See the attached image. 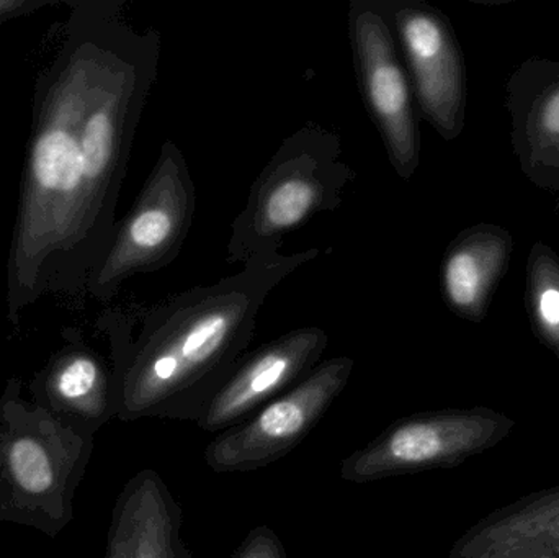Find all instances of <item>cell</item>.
Instances as JSON below:
<instances>
[{
	"label": "cell",
	"instance_id": "obj_1",
	"mask_svg": "<svg viewBox=\"0 0 559 558\" xmlns=\"http://www.w3.org/2000/svg\"><path fill=\"white\" fill-rule=\"evenodd\" d=\"M68 19L36 75L32 130L7 259V318L49 294L85 288L114 241L140 69L114 10L68 0Z\"/></svg>",
	"mask_w": 559,
	"mask_h": 558
},
{
	"label": "cell",
	"instance_id": "obj_17",
	"mask_svg": "<svg viewBox=\"0 0 559 558\" xmlns=\"http://www.w3.org/2000/svg\"><path fill=\"white\" fill-rule=\"evenodd\" d=\"M231 558H288L285 546L272 527L258 526L233 553Z\"/></svg>",
	"mask_w": 559,
	"mask_h": 558
},
{
	"label": "cell",
	"instance_id": "obj_5",
	"mask_svg": "<svg viewBox=\"0 0 559 558\" xmlns=\"http://www.w3.org/2000/svg\"><path fill=\"white\" fill-rule=\"evenodd\" d=\"M352 369L350 357L325 360L254 415L218 432L203 454L210 471H259L286 458L308 438L344 392Z\"/></svg>",
	"mask_w": 559,
	"mask_h": 558
},
{
	"label": "cell",
	"instance_id": "obj_8",
	"mask_svg": "<svg viewBox=\"0 0 559 558\" xmlns=\"http://www.w3.org/2000/svg\"><path fill=\"white\" fill-rule=\"evenodd\" d=\"M328 337L318 328L292 331L238 364L213 396L197 426L223 432L301 382L324 353Z\"/></svg>",
	"mask_w": 559,
	"mask_h": 558
},
{
	"label": "cell",
	"instance_id": "obj_10",
	"mask_svg": "<svg viewBox=\"0 0 559 558\" xmlns=\"http://www.w3.org/2000/svg\"><path fill=\"white\" fill-rule=\"evenodd\" d=\"M512 151L538 189L559 190V61L531 58L508 81Z\"/></svg>",
	"mask_w": 559,
	"mask_h": 558
},
{
	"label": "cell",
	"instance_id": "obj_15",
	"mask_svg": "<svg viewBox=\"0 0 559 558\" xmlns=\"http://www.w3.org/2000/svg\"><path fill=\"white\" fill-rule=\"evenodd\" d=\"M322 199L321 182L306 170L275 174L259 195L255 228L262 235H277L305 222Z\"/></svg>",
	"mask_w": 559,
	"mask_h": 558
},
{
	"label": "cell",
	"instance_id": "obj_14",
	"mask_svg": "<svg viewBox=\"0 0 559 558\" xmlns=\"http://www.w3.org/2000/svg\"><path fill=\"white\" fill-rule=\"evenodd\" d=\"M559 554V487L534 491L469 527L450 558H512Z\"/></svg>",
	"mask_w": 559,
	"mask_h": 558
},
{
	"label": "cell",
	"instance_id": "obj_20",
	"mask_svg": "<svg viewBox=\"0 0 559 558\" xmlns=\"http://www.w3.org/2000/svg\"><path fill=\"white\" fill-rule=\"evenodd\" d=\"M558 199H557V213L559 215V190L557 192Z\"/></svg>",
	"mask_w": 559,
	"mask_h": 558
},
{
	"label": "cell",
	"instance_id": "obj_11",
	"mask_svg": "<svg viewBox=\"0 0 559 558\" xmlns=\"http://www.w3.org/2000/svg\"><path fill=\"white\" fill-rule=\"evenodd\" d=\"M28 393L35 405L91 435L117 418L114 369L79 340L49 357L28 383Z\"/></svg>",
	"mask_w": 559,
	"mask_h": 558
},
{
	"label": "cell",
	"instance_id": "obj_4",
	"mask_svg": "<svg viewBox=\"0 0 559 558\" xmlns=\"http://www.w3.org/2000/svg\"><path fill=\"white\" fill-rule=\"evenodd\" d=\"M515 422L488 406L416 413L391 423L341 464L348 484L453 468L501 444Z\"/></svg>",
	"mask_w": 559,
	"mask_h": 558
},
{
	"label": "cell",
	"instance_id": "obj_19",
	"mask_svg": "<svg viewBox=\"0 0 559 558\" xmlns=\"http://www.w3.org/2000/svg\"><path fill=\"white\" fill-rule=\"evenodd\" d=\"M557 554H540V556L512 557V558H554Z\"/></svg>",
	"mask_w": 559,
	"mask_h": 558
},
{
	"label": "cell",
	"instance_id": "obj_6",
	"mask_svg": "<svg viewBox=\"0 0 559 558\" xmlns=\"http://www.w3.org/2000/svg\"><path fill=\"white\" fill-rule=\"evenodd\" d=\"M189 182L176 154L160 156L134 209L128 213L104 259L88 277V294L107 300L118 285L163 261L186 231Z\"/></svg>",
	"mask_w": 559,
	"mask_h": 558
},
{
	"label": "cell",
	"instance_id": "obj_9",
	"mask_svg": "<svg viewBox=\"0 0 559 558\" xmlns=\"http://www.w3.org/2000/svg\"><path fill=\"white\" fill-rule=\"evenodd\" d=\"M354 45L365 95L377 118L394 166L404 177L419 166V128L413 94L386 23L374 12L355 16Z\"/></svg>",
	"mask_w": 559,
	"mask_h": 558
},
{
	"label": "cell",
	"instance_id": "obj_13",
	"mask_svg": "<svg viewBox=\"0 0 559 558\" xmlns=\"http://www.w3.org/2000/svg\"><path fill=\"white\" fill-rule=\"evenodd\" d=\"M514 236L496 223L463 229L447 248L440 282L447 307L463 320L483 323L508 274Z\"/></svg>",
	"mask_w": 559,
	"mask_h": 558
},
{
	"label": "cell",
	"instance_id": "obj_16",
	"mask_svg": "<svg viewBox=\"0 0 559 558\" xmlns=\"http://www.w3.org/2000/svg\"><path fill=\"white\" fill-rule=\"evenodd\" d=\"M525 310L532 333L559 363V256L551 246H532L525 269Z\"/></svg>",
	"mask_w": 559,
	"mask_h": 558
},
{
	"label": "cell",
	"instance_id": "obj_2",
	"mask_svg": "<svg viewBox=\"0 0 559 558\" xmlns=\"http://www.w3.org/2000/svg\"><path fill=\"white\" fill-rule=\"evenodd\" d=\"M248 300L229 294L179 311L136 343L114 341L117 418L199 423L238 366Z\"/></svg>",
	"mask_w": 559,
	"mask_h": 558
},
{
	"label": "cell",
	"instance_id": "obj_3",
	"mask_svg": "<svg viewBox=\"0 0 559 558\" xmlns=\"http://www.w3.org/2000/svg\"><path fill=\"white\" fill-rule=\"evenodd\" d=\"M94 438L26 400L22 380H7L0 393V524L58 537L74 520Z\"/></svg>",
	"mask_w": 559,
	"mask_h": 558
},
{
	"label": "cell",
	"instance_id": "obj_7",
	"mask_svg": "<svg viewBox=\"0 0 559 558\" xmlns=\"http://www.w3.org/2000/svg\"><path fill=\"white\" fill-rule=\"evenodd\" d=\"M396 25L424 117L443 140H456L466 121V68L452 23L414 3L396 13Z\"/></svg>",
	"mask_w": 559,
	"mask_h": 558
},
{
	"label": "cell",
	"instance_id": "obj_21",
	"mask_svg": "<svg viewBox=\"0 0 559 558\" xmlns=\"http://www.w3.org/2000/svg\"><path fill=\"white\" fill-rule=\"evenodd\" d=\"M554 558H559V554H557V556H555Z\"/></svg>",
	"mask_w": 559,
	"mask_h": 558
},
{
	"label": "cell",
	"instance_id": "obj_12",
	"mask_svg": "<svg viewBox=\"0 0 559 558\" xmlns=\"http://www.w3.org/2000/svg\"><path fill=\"white\" fill-rule=\"evenodd\" d=\"M182 524V507L166 480L153 468H143L115 501L105 558H192Z\"/></svg>",
	"mask_w": 559,
	"mask_h": 558
},
{
	"label": "cell",
	"instance_id": "obj_18",
	"mask_svg": "<svg viewBox=\"0 0 559 558\" xmlns=\"http://www.w3.org/2000/svg\"><path fill=\"white\" fill-rule=\"evenodd\" d=\"M59 3L58 0H0V25Z\"/></svg>",
	"mask_w": 559,
	"mask_h": 558
}]
</instances>
